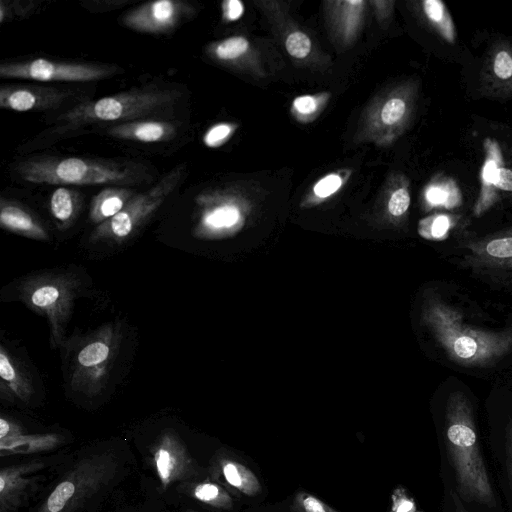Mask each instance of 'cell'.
<instances>
[{
  "label": "cell",
  "mask_w": 512,
  "mask_h": 512,
  "mask_svg": "<svg viewBox=\"0 0 512 512\" xmlns=\"http://www.w3.org/2000/svg\"><path fill=\"white\" fill-rule=\"evenodd\" d=\"M14 170L32 184L130 187L153 180L147 165L132 160L37 156L20 161Z\"/></svg>",
  "instance_id": "6da1fadb"
},
{
  "label": "cell",
  "mask_w": 512,
  "mask_h": 512,
  "mask_svg": "<svg viewBox=\"0 0 512 512\" xmlns=\"http://www.w3.org/2000/svg\"><path fill=\"white\" fill-rule=\"evenodd\" d=\"M426 321L446 355L459 365L488 366L512 351V326L502 330L470 326L445 302L433 301Z\"/></svg>",
  "instance_id": "7a4b0ae2"
},
{
  "label": "cell",
  "mask_w": 512,
  "mask_h": 512,
  "mask_svg": "<svg viewBox=\"0 0 512 512\" xmlns=\"http://www.w3.org/2000/svg\"><path fill=\"white\" fill-rule=\"evenodd\" d=\"M177 87L145 86L80 102L60 114L55 122L62 130L104 122L154 119L171 110L183 97Z\"/></svg>",
  "instance_id": "3957f363"
},
{
  "label": "cell",
  "mask_w": 512,
  "mask_h": 512,
  "mask_svg": "<svg viewBox=\"0 0 512 512\" xmlns=\"http://www.w3.org/2000/svg\"><path fill=\"white\" fill-rule=\"evenodd\" d=\"M79 286L74 275L50 272L30 276L19 286L21 300L31 310L47 319L52 348L63 343Z\"/></svg>",
  "instance_id": "277c9868"
},
{
  "label": "cell",
  "mask_w": 512,
  "mask_h": 512,
  "mask_svg": "<svg viewBox=\"0 0 512 512\" xmlns=\"http://www.w3.org/2000/svg\"><path fill=\"white\" fill-rule=\"evenodd\" d=\"M185 171V164H179L148 190L136 193L117 215L95 227L90 234V241L117 244L127 241L176 190L185 177Z\"/></svg>",
  "instance_id": "5b68a950"
},
{
  "label": "cell",
  "mask_w": 512,
  "mask_h": 512,
  "mask_svg": "<svg viewBox=\"0 0 512 512\" xmlns=\"http://www.w3.org/2000/svg\"><path fill=\"white\" fill-rule=\"evenodd\" d=\"M120 340L118 326L106 323L82 341L71 366L70 385L73 390L90 397L104 390Z\"/></svg>",
  "instance_id": "8992f818"
},
{
  "label": "cell",
  "mask_w": 512,
  "mask_h": 512,
  "mask_svg": "<svg viewBox=\"0 0 512 512\" xmlns=\"http://www.w3.org/2000/svg\"><path fill=\"white\" fill-rule=\"evenodd\" d=\"M117 467L112 452L83 458L56 485L37 512H74L114 477Z\"/></svg>",
  "instance_id": "52a82bcc"
},
{
  "label": "cell",
  "mask_w": 512,
  "mask_h": 512,
  "mask_svg": "<svg viewBox=\"0 0 512 512\" xmlns=\"http://www.w3.org/2000/svg\"><path fill=\"white\" fill-rule=\"evenodd\" d=\"M120 73H123V69L111 63L57 61L46 58L5 62L0 65V77L3 79L39 82H92Z\"/></svg>",
  "instance_id": "ba28073f"
},
{
  "label": "cell",
  "mask_w": 512,
  "mask_h": 512,
  "mask_svg": "<svg viewBox=\"0 0 512 512\" xmlns=\"http://www.w3.org/2000/svg\"><path fill=\"white\" fill-rule=\"evenodd\" d=\"M194 15L186 0H156L142 3L121 17L126 28L143 34L168 35Z\"/></svg>",
  "instance_id": "9c48e42d"
},
{
  "label": "cell",
  "mask_w": 512,
  "mask_h": 512,
  "mask_svg": "<svg viewBox=\"0 0 512 512\" xmlns=\"http://www.w3.org/2000/svg\"><path fill=\"white\" fill-rule=\"evenodd\" d=\"M73 95L55 86L7 84L0 87V107L15 112L44 111L61 107Z\"/></svg>",
  "instance_id": "30bf717a"
},
{
  "label": "cell",
  "mask_w": 512,
  "mask_h": 512,
  "mask_svg": "<svg viewBox=\"0 0 512 512\" xmlns=\"http://www.w3.org/2000/svg\"><path fill=\"white\" fill-rule=\"evenodd\" d=\"M153 459L163 488L192 474V459L182 440L172 430L160 435L153 449Z\"/></svg>",
  "instance_id": "8fae6325"
},
{
  "label": "cell",
  "mask_w": 512,
  "mask_h": 512,
  "mask_svg": "<svg viewBox=\"0 0 512 512\" xmlns=\"http://www.w3.org/2000/svg\"><path fill=\"white\" fill-rule=\"evenodd\" d=\"M468 263L474 267L494 271H512V228L465 245Z\"/></svg>",
  "instance_id": "7c38bea8"
},
{
  "label": "cell",
  "mask_w": 512,
  "mask_h": 512,
  "mask_svg": "<svg viewBox=\"0 0 512 512\" xmlns=\"http://www.w3.org/2000/svg\"><path fill=\"white\" fill-rule=\"evenodd\" d=\"M178 130L175 122L154 118L114 124L108 127L107 134L121 140L158 143L174 139Z\"/></svg>",
  "instance_id": "4fadbf2b"
},
{
  "label": "cell",
  "mask_w": 512,
  "mask_h": 512,
  "mask_svg": "<svg viewBox=\"0 0 512 512\" xmlns=\"http://www.w3.org/2000/svg\"><path fill=\"white\" fill-rule=\"evenodd\" d=\"M42 467V462L32 461L0 470V512H13L20 505L34 480L28 475Z\"/></svg>",
  "instance_id": "5bb4252c"
},
{
  "label": "cell",
  "mask_w": 512,
  "mask_h": 512,
  "mask_svg": "<svg viewBox=\"0 0 512 512\" xmlns=\"http://www.w3.org/2000/svg\"><path fill=\"white\" fill-rule=\"evenodd\" d=\"M485 160L481 169L480 193L473 208L476 217L483 215L498 200V172L503 167V157L498 143L490 138L484 141Z\"/></svg>",
  "instance_id": "9a60e30c"
},
{
  "label": "cell",
  "mask_w": 512,
  "mask_h": 512,
  "mask_svg": "<svg viewBox=\"0 0 512 512\" xmlns=\"http://www.w3.org/2000/svg\"><path fill=\"white\" fill-rule=\"evenodd\" d=\"M0 225L3 229L35 240H47L49 234L42 222L21 203L1 198Z\"/></svg>",
  "instance_id": "2e32d148"
},
{
  "label": "cell",
  "mask_w": 512,
  "mask_h": 512,
  "mask_svg": "<svg viewBox=\"0 0 512 512\" xmlns=\"http://www.w3.org/2000/svg\"><path fill=\"white\" fill-rule=\"evenodd\" d=\"M0 379L2 397L22 402L30 399L33 393L31 380L24 367L3 345L0 347Z\"/></svg>",
  "instance_id": "e0dca14e"
},
{
  "label": "cell",
  "mask_w": 512,
  "mask_h": 512,
  "mask_svg": "<svg viewBox=\"0 0 512 512\" xmlns=\"http://www.w3.org/2000/svg\"><path fill=\"white\" fill-rule=\"evenodd\" d=\"M136 192L129 187L109 186L94 195L89 209V217L96 226L117 215L134 197Z\"/></svg>",
  "instance_id": "ac0fdd59"
},
{
  "label": "cell",
  "mask_w": 512,
  "mask_h": 512,
  "mask_svg": "<svg viewBox=\"0 0 512 512\" xmlns=\"http://www.w3.org/2000/svg\"><path fill=\"white\" fill-rule=\"evenodd\" d=\"M62 442V436L57 433L20 434L0 440V455L31 454L51 450Z\"/></svg>",
  "instance_id": "d6986e66"
},
{
  "label": "cell",
  "mask_w": 512,
  "mask_h": 512,
  "mask_svg": "<svg viewBox=\"0 0 512 512\" xmlns=\"http://www.w3.org/2000/svg\"><path fill=\"white\" fill-rule=\"evenodd\" d=\"M82 206V195L68 187L56 188L50 197L52 217L61 230H66L75 222Z\"/></svg>",
  "instance_id": "ffe728a7"
},
{
  "label": "cell",
  "mask_w": 512,
  "mask_h": 512,
  "mask_svg": "<svg viewBox=\"0 0 512 512\" xmlns=\"http://www.w3.org/2000/svg\"><path fill=\"white\" fill-rule=\"evenodd\" d=\"M425 199L431 207L454 209L461 205L462 195L456 183L450 179L428 186Z\"/></svg>",
  "instance_id": "44dd1931"
},
{
  "label": "cell",
  "mask_w": 512,
  "mask_h": 512,
  "mask_svg": "<svg viewBox=\"0 0 512 512\" xmlns=\"http://www.w3.org/2000/svg\"><path fill=\"white\" fill-rule=\"evenodd\" d=\"M423 10L442 37L449 43H454L456 30L446 5L440 0H425Z\"/></svg>",
  "instance_id": "7402d4cb"
},
{
  "label": "cell",
  "mask_w": 512,
  "mask_h": 512,
  "mask_svg": "<svg viewBox=\"0 0 512 512\" xmlns=\"http://www.w3.org/2000/svg\"><path fill=\"white\" fill-rule=\"evenodd\" d=\"M456 224L453 216L448 214H435L423 218L418 224V233L421 237L441 241L445 240Z\"/></svg>",
  "instance_id": "603a6c76"
},
{
  "label": "cell",
  "mask_w": 512,
  "mask_h": 512,
  "mask_svg": "<svg viewBox=\"0 0 512 512\" xmlns=\"http://www.w3.org/2000/svg\"><path fill=\"white\" fill-rule=\"evenodd\" d=\"M222 472L226 481L233 487L251 494L257 490L255 477L242 465L231 461L223 462Z\"/></svg>",
  "instance_id": "cb8c5ba5"
},
{
  "label": "cell",
  "mask_w": 512,
  "mask_h": 512,
  "mask_svg": "<svg viewBox=\"0 0 512 512\" xmlns=\"http://www.w3.org/2000/svg\"><path fill=\"white\" fill-rule=\"evenodd\" d=\"M39 7L35 0H1L0 23L23 20L31 17Z\"/></svg>",
  "instance_id": "d4e9b609"
},
{
  "label": "cell",
  "mask_w": 512,
  "mask_h": 512,
  "mask_svg": "<svg viewBox=\"0 0 512 512\" xmlns=\"http://www.w3.org/2000/svg\"><path fill=\"white\" fill-rule=\"evenodd\" d=\"M193 497L206 504L216 507H229V495L218 485L210 482L197 484L193 488Z\"/></svg>",
  "instance_id": "484cf974"
},
{
  "label": "cell",
  "mask_w": 512,
  "mask_h": 512,
  "mask_svg": "<svg viewBox=\"0 0 512 512\" xmlns=\"http://www.w3.org/2000/svg\"><path fill=\"white\" fill-rule=\"evenodd\" d=\"M248 48V41L241 36L227 38L209 48L219 60L228 61L241 56Z\"/></svg>",
  "instance_id": "4316f807"
},
{
  "label": "cell",
  "mask_w": 512,
  "mask_h": 512,
  "mask_svg": "<svg viewBox=\"0 0 512 512\" xmlns=\"http://www.w3.org/2000/svg\"><path fill=\"white\" fill-rule=\"evenodd\" d=\"M493 77L502 85L512 83V52L507 49L498 50L491 64Z\"/></svg>",
  "instance_id": "83f0119b"
},
{
  "label": "cell",
  "mask_w": 512,
  "mask_h": 512,
  "mask_svg": "<svg viewBox=\"0 0 512 512\" xmlns=\"http://www.w3.org/2000/svg\"><path fill=\"white\" fill-rule=\"evenodd\" d=\"M286 49L291 56L304 58L311 50V41L306 34L296 31L288 36Z\"/></svg>",
  "instance_id": "f1b7e54d"
},
{
  "label": "cell",
  "mask_w": 512,
  "mask_h": 512,
  "mask_svg": "<svg viewBox=\"0 0 512 512\" xmlns=\"http://www.w3.org/2000/svg\"><path fill=\"white\" fill-rule=\"evenodd\" d=\"M405 111V102L400 98H392L388 100L382 108V121L389 125L394 124L403 117Z\"/></svg>",
  "instance_id": "f546056e"
},
{
  "label": "cell",
  "mask_w": 512,
  "mask_h": 512,
  "mask_svg": "<svg viewBox=\"0 0 512 512\" xmlns=\"http://www.w3.org/2000/svg\"><path fill=\"white\" fill-rule=\"evenodd\" d=\"M231 132L232 126L230 124H216L206 131L203 142L208 147H218L226 141Z\"/></svg>",
  "instance_id": "4dcf8cb0"
},
{
  "label": "cell",
  "mask_w": 512,
  "mask_h": 512,
  "mask_svg": "<svg viewBox=\"0 0 512 512\" xmlns=\"http://www.w3.org/2000/svg\"><path fill=\"white\" fill-rule=\"evenodd\" d=\"M410 205V195L405 188L393 192L388 203V210L393 216L404 214Z\"/></svg>",
  "instance_id": "1f68e13d"
},
{
  "label": "cell",
  "mask_w": 512,
  "mask_h": 512,
  "mask_svg": "<svg viewBox=\"0 0 512 512\" xmlns=\"http://www.w3.org/2000/svg\"><path fill=\"white\" fill-rule=\"evenodd\" d=\"M341 183V178L338 175L330 174L315 185L314 192L318 197H328L341 187Z\"/></svg>",
  "instance_id": "d6a6232c"
},
{
  "label": "cell",
  "mask_w": 512,
  "mask_h": 512,
  "mask_svg": "<svg viewBox=\"0 0 512 512\" xmlns=\"http://www.w3.org/2000/svg\"><path fill=\"white\" fill-rule=\"evenodd\" d=\"M127 0H104V1H84L81 5L91 12H104L111 9H117L122 5H126Z\"/></svg>",
  "instance_id": "836d02e7"
},
{
  "label": "cell",
  "mask_w": 512,
  "mask_h": 512,
  "mask_svg": "<svg viewBox=\"0 0 512 512\" xmlns=\"http://www.w3.org/2000/svg\"><path fill=\"white\" fill-rule=\"evenodd\" d=\"M222 10L227 20L235 21L243 14L244 7L238 0H226L222 3Z\"/></svg>",
  "instance_id": "e575fe53"
},
{
  "label": "cell",
  "mask_w": 512,
  "mask_h": 512,
  "mask_svg": "<svg viewBox=\"0 0 512 512\" xmlns=\"http://www.w3.org/2000/svg\"><path fill=\"white\" fill-rule=\"evenodd\" d=\"M22 428L4 417L0 418V440L12 438L23 434Z\"/></svg>",
  "instance_id": "d590c367"
},
{
  "label": "cell",
  "mask_w": 512,
  "mask_h": 512,
  "mask_svg": "<svg viewBox=\"0 0 512 512\" xmlns=\"http://www.w3.org/2000/svg\"><path fill=\"white\" fill-rule=\"evenodd\" d=\"M497 189L512 194V169L501 167L498 172Z\"/></svg>",
  "instance_id": "8d00e7d4"
},
{
  "label": "cell",
  "mask_w": 512,
  "mask_h": 512,
  "mask_svg": "<svg viewBox=\"0 0 512 512\" xmlns=\"http://www.w3.org/2000/svg\"><path fill=\"white\" fill-rule=\"evenodd\" d=\"M293 105L295 109L302 114L312 113L317 107L316 100L307 95L297 97L294 100Z\"/></svg>",
  "instance_id": "74e56055"
},
{
  "label": "cell",
  "mask_w": 512,
  "mask_h": 512,
  "mask_svg": "<svg viewBox=\"0 0 512 512\" xmlns=\"http://www.w3.org/2000/svg\"><path fill=\"white\" fill-rule=\"evenodd\" d=\"M303 507L306 512H326L323 504L312 496H307L304 498Z\"/></svg>",
  "instance_id": "f35d334b"
},
{
  "label": "cell",
  "mask_w": 512,
  "mask_h": 512,
  "mask_svg": "<svg viewBox=\"0 0 512 512\" xmlns=\"http://www.w3.org/2000/svg\"><path fill=\"white\" fill-rule=\"evenodd\" d=\"M411 509L410 503H403L398 507L397 512H408Z\"/></svg>",
  "instance_id": "ab89813d"
},
{
  "label": "cell",
  "mask_w": 512,
  "mask_h": 512,
  "mask_svg": "<svg viewBox=\"0 0 512 512\" xmlns=\"http://www.w3.org/2000/svg\"><path fill=\"white\" fill-rule=\"evenodd\" d=\"M189 512H197V511H189Z\"/></svg>",
  "instance_id": "60d3db41"
}]
</instances>
